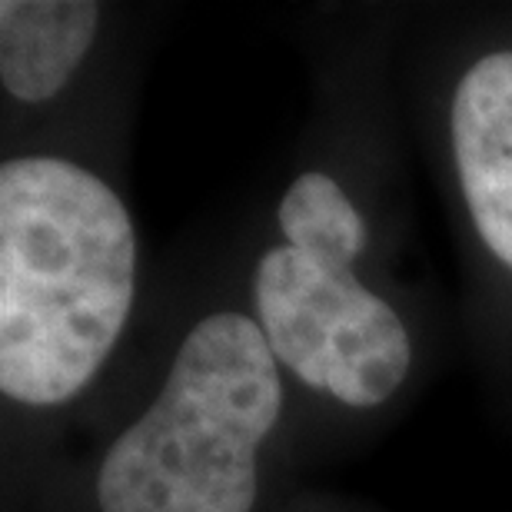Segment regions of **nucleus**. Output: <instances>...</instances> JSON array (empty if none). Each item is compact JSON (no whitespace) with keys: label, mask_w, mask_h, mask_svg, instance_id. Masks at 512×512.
Returning a JSON list of instances; mask_svg holds the SVG:
<instances>
[{"label":"nucleus","mask_w":512,"mask_h":512,"mask_svg":"<svg viewBox=\"0 0 512 512\" xmlns=\"http://www.w3.org/2000/svg\"><path fill=\"white\" fill-rule=\"evenodd\" d=\"M137 227L94 170L50 153L0 167V393L57 409L84 393L137 300Z\"/></svg>","instance_id":"nucleus-1"},{"label":"nucleus","mask_w":512,"mask_h":512,"mask_svg":"<svg viewBox=\"0 0 512 512\" xmlns=\"http://www.w3.org/2000/svg\"><path fill=\"white\" fill-rule=\"evenodd\" d=\"M283 403L260 323L207 313L180 340L160 393L100 459L97 512H253Z\"/></svg>","instance_id":"nucleus-2"},{"label":"nucleus","mask_w":512,"mask_h":512,"mask_svg":"<svg viewBox=\"0 0 512 512\" xmlns=\"http://www.w3.org/2000/svg\"><path fill=\"white\" fill-rule=\"evenodd\" d=\"M100 34L90 0H4L0 4V84L17 104L60 97Z\"/></svg>","instance_id":"nucleus-5"},{"label":"nucleus","mask_w":512,"mask_h":512,"mask_svg":"<svg viewBox=\"0 0 512 512\" xmlns=\"http://www.w3.org/2000/svg\"><path fill=\"white\" fill-rule=\"evenodd\" d=\"M253 320L286 373L350 409H376L413 370V340L353 266L270 247L253 270Z\"/></svg>","instance_id":"nucleus-3"},{"label":"nucleus","mask_w":512,"mask_h":512,"mask_svg":"<svg viewBox=\"0 0 512 512\" xmlns=\"http://www.w3.org/2000/svg\"><path fill=\"white\" fill-rule=\"evenodd\" d=\"M286 247L330 266H356L366 250V220L340 183L323 170L300 173L276 207Z\"/></svg>","instance_id":"nucleus-6"},{"label":"nucleus","mask_w":512,"mask_h":512,"mask_svg":"<svg viewBox=\"0 0 512 512\" xmlns=\"http://www.w3.org/2000/svg\"><path fill=\"white\" fill-rule=\"evenodd\" d=\"M449 137L479 240L512 270V50L479 57L459 77Z\"/></svg>","instance_id":"nucleus-4"}]
</instances>
